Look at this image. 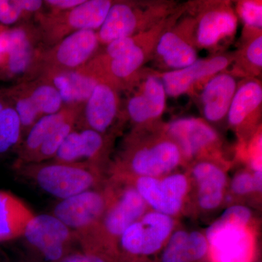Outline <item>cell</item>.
<instances>
[{
  "label": "cell",
  "instance_id": "cell-1",
  "mask_svg": "<svg viewBox=\"0 0 262 262\" xmlns=\"http://www.w3.org/2000/svg\"><path fill=\"white\" fill-rule=\"evenodd\" d=\"M108 199L107 184L104 188L90 189L61 200L51 213L74 232L82 251L105 252L101 223Z\"/></svg>",
  "mask_w": 262,
  "mask_h": 262
},
{
  "label": "cell",
  "instance_id": "cell-2",
  "mask_svg": "<svg viewBox=\"0 0 262 262\" xmlns=\"http://www.w3.org/2000/svg\"><path fill=\"white\" fill-rule=\"evenodd\" d=\"M13 169L19 177L59 201L100 187L103 181L102 170L86 163L50 160L24 164Z\"/></svg>",
  "mask_w": 262,
  "mask_h": 262
},
{
  "label": "cell",
  "instance_id": "cell-3",
  "mask_svg": "<svg viewBox=\"0 0 262 262\" xmlns=\"http://www.w3.org/2000/svg\"><path fill=\"white\" fill-rule=\"evenodd\" d=\"M173 217L146 211L118 241V262H148L164 248L173 232Z\"/></svg>",
  "mask_w": 262,
  "mask_h": 262
},
{
  "label": "cell",
  "instance_id": "cell-4",
  "mask_svg": "<svg viewBox=\"0 0 262 262\" xmlns=\"http://www.w3.org/2000/svg\"><path fill=\"white\" fill-rule=\"evenodd\" d=\"M113 4L110 0H84L68 11L50 13L44 10L34 19L43 46L50 47L79 31H98Z\"/></svg>",
  "mask_w": 262,
  "mask_h": 262
},
{
  "label": "cell",
  "instance_id": "cell-5",
  "mask_svg": "<svg viewBox=\"0 0 262 262\" xmlns=\"http://www.w3.org/2000/svg\"><path fill=\"white\" fill-rule=\"evenodd\" d=\"M112 180L108 184L110 199L101 223V232L105 246L118 254L119 239L146 213L147 205L132 185Z\"/></svg>",
  "mask_w": 262,
  "mask_h": 262
},
{
  "label": "cell",
  "instance_id": "cell-6",
  "mask_svg": "<svg viewBox=\"0 0 262 262\" xmlns=\"http://www.w3.org/2000/svg\"><path fill=\"white\" fill-rule=\"evenodd\" d=\"M182 160L178 145L172 140H163L149 146H139L129 140L121 158L111 172L134 177H158L170 173Z\"/></svg>",
  "mask_w": 262,
  "mask_h": 262
},
{
  "label": "cell",
  "instance_id": "cell-7",
  "mask_svg": "<svg viewBox=\"0 0 262 262\" xmlns=\"http://www.w3.org/2000/svg\"><path fill=\"white\" fill-rule=\"evenodd\" d=\"M111 173V179L127 183L135 188L152 211L172 217L182 211L189 189V180L184 174H168L160 179L116 172Z\"/></svg>",
  "mask_w": 262,
  "mask_h": 262
},
{
  "label": "cell",
  "instance_id": "cell-8",
  "mask_svg": "<svg viewBox=\"0 0 262 262\" xmlns=\"http://www.w3.org/2000/svg\"><path fill=\"white\" fill-rule=\"evenodd\" d=\"M205 235L211 262L253 261V237L248 225L220 217Z\"/></svg>",
  "mask_w": 262,
  "mask_h": 262
},
{
  "label": "cell",
  "instance_id": "cell-9",
  "mask_svg": "<svg viewBox=\"0 0 262 262\" xmlns=\"http://www.w3.org/2000/svg\"><path fill=\"white\" fill-rule=\"evenodd\" d=\"M97 31L72 33L41 52L37 76L46 70H73L87 64L96 56L99 47Z\"/></svg>",
  "mask_w": 262,
  "mask_h": 262
},
{
  "label": "cell",
  "instance_id": "cell-10",
  "mask_svg": "<svg viewBox=\"0 0 262 262\" xmlns=\"http://www.w3.org/2000/svg\"><path fill=\"white\" fill-rule=\"evenodd\" d=\"M23 237L51 262L60 261L70 253L72 244L77 242L74 232L52 213L35 214L27 225Z\"/></svg>",
  "mask_w": 262,
  "mask_h": 262
},
{
  "label": "cell",
  "instance_id": "cell-11",
  "mask_svg": "<svg viewBox=\"0 0 262 262\" xmlns=\"http://www.w3.org/2000/svg\"><path fill=\"white\" fill-rule=\"evenodd\" d=\"M108 149L106 134L77 127L66 138L52 160L60 163H89L102 170Z\"/></svg>",
  "mask_w": 262,
  "mask_h": 262
},
{
  "label": "cell",
  "instance_id": "cell-12",
  "mask_svg": "<svg viewBox=\"0 0 262 262\" xmlns=\"http://www.w3.org/2000/svg\"><path fill=\"white\" fill-rule=\"evenodd\" d=\"M117 89L104 80H99L87 100L79 116L77 127L91 129L106 134L117 116L119 98Z\"/></svg>",
  "mask_w": 262,
  "mask_h": 262
},
{
  "label": "cell",
  "instance_id": "cell-13",
  "mask_svg": "<svg viewBox=\"0 0 262 262\" xmlns=\"http://www.w3.org/2000/svg\"><path fill=\"white\" fill-rule=\"evenodd\" d=\"M37 77L57 90L65 106L75 107H82L99 82L83 67L73 70L43 71Z\"/></svg>",
  "mask_w": 262,
  "mask_h": 262
},
{
  "label": "cell",
  "instance_id": "cell-14",
  "mask_svg": "<svg viewBox=\"0 0 262 262\" xmlns=\"http://www.w3.org/2000/svg\"><path fill=\"white\" fill-rule=\"evenodd\" d=\"M82 107L64 106L53 115H45L37 120L26 134L17 149L13 167L29 163L41 146L64 122L80 115Z\"/></svg>",
  "mask_w": 262,
  "mask_h": 262
},
{
  "label": "cell",
  "instance_id": "cell-15",
  "mask_svg": "<svg viewBox=\"0 0 262 262\" xmlns=\"http://www.w3.org/2000/svg\"><path fill=\"white\" fill-rule=\"evenodd\" d=\"M159 262H211L206 235L198 231L172 232Z\"/></svg>",
  "mask_w": 262,
  "mask_h": 262
},
{
  "label": "cell",
  "instance_id": "cell-16",
  "mask_svg": "<svg viewBox=\"0 0 262 262\" xmlns=\"http://www.w3.org/2000/svg\"><path fill=\"white\" fill-rule=\"evenodd\" d=\"M168 133L182 155L192 158L217 140L214 130L198 119L184 118L168 125Z\"/></svg>",
  "mask_w": 262,
  "mask_h": 262
},
{
  "label": "cell",
  "instance_id": "cell-17",
  "mask_svg": "<svg viewBox=\"0 0 262 262\" xmlns=\"http://www.w3.org/2000/svg\"><path fill=\"white\" fill-rule=\"evenodd\" d=\"M229 61L224 56H216L208 60H196L193 64L181 70L167 72L162 82L166 94L179 96L202 79L210 77L224 70Z\"/></svg>",
  "mask_w": 262,
  "mask_h": 262
},
{
  "label": "cell",
  "instance_id": "cell-18",
  "mask_svg": "<svg viewBox=\"0 0 262 262\" xmlns=\"http://www.w3.org/2000/svg\"><path fill=\"white\" fill-rule=\"evenodd\" d=\"M193 178L198 186V202L205 211L220 206L225 196L227 176L220 167L210 162H201L193 167Z\"/></svg>",
  "mask_w": 262,
  "mask_h": 262
},
{
  "label": "cell",
  "instance_id": "cell-19",
  "mask_svg": "<svg viewBox=\"0 0 262 262\" xmlns=\"http://www.w3.org/2000/svg\"><path fill=\"white\" fill-rule=\"evenodd\" d=\"M35 213L11 192L0 190V243L23 237Z\"/></svg>",
  "mask_w": 262,
  "mask_h": 262
},
{
  "label": "cell",
  "instance_id": "cell-20",
  "mask_svg": "<svg viewBox=\"0 0 262 262\" xmlns=\"http://www.w3.org/2000/svg\"><path fill=\"white\" fill-rule=\"evenodd\" d=\"M165 98L166 93L162 81L149 76L140 92L129 98L127 112L134 121L144 123L162 115L165 107Z\"/></svg>",
  "mask_w": 262,
  "mask_h": 262
},
{
  "label": "cell",
  "instance_id": "cell-21",
  "mask_svg": "<svg viewBox=\"0 0 262 262\" xmlns=\"http://www.w3.org/2000/svg\"><path fill=\"white\" fill-rule=\"evenodd\" d=\"M140 24V13L131 4L113 3L97 31L100 44L108 45L120 38L134 36Z\"/></svg>",
  "mask_w": 262,
  "mask_h": 262
},
{
  "label": "cell",
  "instance_id": "cell-22",
  "mask_svg": "<svg viewBox=\"0 0 262 262\" xmlns=\"http://www.w3.org/2000/svg\"><path fill=\"white\" fill-rule=\"evenodd\" d=\"M236 87L234 77L227 74L215 76L207 83L201 96L203 113L207 120L219 121L227 115Z\"/></svg>",
  "mask_w": 262,
  "mask_h": 262
},
{
  "label": "cell",
  "instance_id": "cell-23",
  "mask_svg": "<svg viewBox=\"0 0 262 262\" xmlns=\"http://www.w3.org/2000/svg\"><path fill=\"white\" fill-rule=\"evenodd\" d=\"M43 44L18 48L7 53L0 64V80L26 82L37 76L39 56Z\"/></svg>",
  "mask_w": 262,
  "mask_h": 262
},
{
  "label": "cell",
  "instance_id": "cell-24",
  "mask_svg": "<svg viewBox=\"0 0 262 262\" xmlns=\"http://www.w3.org/2000/svg\"><path fill=\"white\" fill-rule=\"evenodd\" d=\"M237 18L227 10H213L202 17L196 31V40L203 47L214 46L221 39L233 34Z\"/></svg>",
  "mask_w": 262,
  "mask_h": 262
},
{
  "label": "cell",
  "instance_id": "cell-25",
  "mask_svg": "<svg viewBox=\"0 0 262 262\" xmlns=\"http://www.w3.org/2000/svg\"><path fill=\"white\" fill-rule=\"evenodd\" d=\"M157 51L164 63L176 70L189 67L198 60L195 49L173 32L165 33L160 37Z\"/></svg>",
  "mask_w": 262,
  "mask_h": 262
},
{
  "label": "cell",
  "instance_id": "cell-26",
  "mask_svg": "<svg viewBox=\"0 0 262 262\" xmlns=\"http://www.w3.org/2000/svg\"><path fill=\"white\" fill-rule=\"evenodd\" d=\"M262 101L261 85L255 81L243 84L234 94L228 110L229 123L239 126L257 110Z\"/></svg>",
  "mask_w": 262,
  "mask_h": 262
},
{
  "label": "cell",
  "instance_id": "cell-27",
  "mask_svg": "<svg viewBox=\"0 0 262 262\" xmlns=\"http://www.w3.org/2000/svg\"><path fill=\"white\" fill-rule=\"evenodd\" d=\"M0 94L18 115L21 123L24 138L29 129L42 116L29 97L22 82L0 89Z\"/></svg>",
  "mask_w": 262,
  "mask_h": 262
},
{
  "label": "cell",
  "instance_id": "cell-28",
  "mask_svg": "<svg viewBox=\"0 0 262 262\" xmlns=\"http://www.w3.org/2000/svg\"><path fill=\"white\" fill-rule=\"evenodd\" d=\"M22 83L41 116L58 113L64 107L58 91L47 81L37 77Z\"/></svg>",
  "mask_w": 262,
  "mask_h": 262
},
{
  "label": "cell",
  "instance_id": "cell-29",
  "mask_svg": "<svg viewBox=\"0 0 262 262\" xmlns=\"http://www.w3.org/2000/svg\"><path fill=\"white\" fill-rule=\"evenodd\" d=\"M22 140L23 131L20 119L8 103L0 114V158L11 153L15 154Z\"/></svg>",
  "mask_w": 262,
  "mask_h": 262
},
{
  "label": "cell",
  "instance_id": "cell-30",
  "mask_svg": "<svg viewBox=\"0 0 262 262\" xmlns=\"http://www.w3.org/2000/svg\"><path fill=\"white\" fill-rule=\"evenodd\" d=\"M79 116L70 119L58 127L39 147L29 163H43L53 160L66 138L77 127Z\"/></svg>",
  "mask_w": 262,
  "mask_h": 262
},
{
  "label": "cell",
  "instance_id": "cell-31",
  "mask_svg": "<svg viewBox=\"0 0 262 262\" xmlns=\"http://www.w3.org/2000/svg\"><path fill=\"white\" fill-rule=\"evenodd\" d=\"M262 174L242 171L234 176L231 182V190L236 195L245 196L261 192Z\"/></svg>",
  "mask_w": 262,
  "mask_h": 262
},
{
  "label": "cell",
  "instance_id": "cell-32",
  "mask_svg": "<svg viewBox=\"0 0 262 262\" xmlns=\"http://www.w3.org/2000/svg\"><path fill=\"white\" fill-rule=\"evenodd\" d=\"M27 21L17 0H0V25L14 27Z\"/></svg>",
  "mask_w": 262,
  "mask_h": 262
},
{
  "label": "cell",
  "instance_id": "cell-33",
  "mask_svg": "<svg viewBox=\"0 0 262 262\" xmlns=\"http://www.w3.org/2000/svg\"><path fill=\"white\" fill-rule=\"evenodd\" d=\"M241 18L246 25L253 28H261L262 7L259 3L246 1L241 3L239 6Z\"/></svg>",
  "mask_w": 262,
  "mask_h": 262
},
{
  "label": "cell",
  "instance_id": "cell-34",
  "mask_svg": "<svg viewBox=\"0 0 262 262\" xmlns=\"http://www.w3.org/2000/svg\"><path fill=\"white\" fill-rule=\"evenodd\" d=\"M58 262H118L116 256L107 253L89 252L69 253Z\"/></svg>",
  "mask_w": 262,
  "mask_h": 262
},
{
  "label": "cell",
  "instance_id": "cell-35",
  "mask_svg": "<svg viewBox=\"0 0 262 262\" xmlns=\"http://www.w3.org/2000/svg\"><path fill=\"white\" fill-rule=\"evenodd\" d=\"M221 217L243 225H249L252 218V213L248 207L242 205H234L227 208Z\"/></svg>",
  "mask_w": 262,
  "mask_h": 262
},
{
  "label": "cell",
  "instance_id": "cell-36",
  "mask_svg": "<svg viewBox=\"0 0 262 262\" xmlns=\"http://www.w3.org/2000/svg\"><path fill=\"white\" fill-rule=\"evenodd\" d=\"M84 0H46L45 8L50 13H62L68 11L78 6Z\"/></svg>",
  "mask_w": 262,
  "mask_h": 262
},
{
  "label": "cell",
  "instance_id": "cell-37",
  "mask_svg": "<svg viewBox=\"0 0 262 262\" xmlns=\"http://www.w3.org/2000/svg\"><path fill=\"white\" fill-rule=\"evenodd\" d=\"M248 61L257 67H262V37L258 36L248 45L246 50Z\"/></svg>",
  "mask_w": 262,
  "mask_h": 262
},
{
  "label": "cell",
  "instance_id": "cell-38",
  "mask_svg": "<svg viewBox=\"0 0 262 262\" xmlns=\"http://www.w3.org/2000/svg\"><path fill=\"white\" fill-rule=\"evenodd\" d=\"M7 104H8V103H7L6 100L3 97V95L0 94V114H1L3 110H4Z\"/></svg>",
  "mask_w": 262,
  "mask_h": 262
},
{
  "label": "cell",
  "instance_id": "cell-39",
  "mask_svg": "<svg viewBox=\"0 0 262 262\" xmlns=\"http://www.w3.org/2000/svg\"><path fill=\"white\" fill-rule=\"evenodd\" d=\"M3 60H4V56H3V53H2L1 51H0V64H1Z\"/></svg>",
  "mask_w": 262,
  "mask_h": 262
},
{
  "label": "cell",
  "instance_id": "cell-40",
  "mask_svg": "<svg viewBox=\"0 0 262 262\" xmlns=\"http://www.w3.org/2000/svg\"><path fill=\"white\" fill-rule=\"evenodd\" d=\"M253 262H261V261H259V260H258V261H253Z\"/></svg>",
  "mask_w": 262,
  "mask_h": 262
}]
</instances>
